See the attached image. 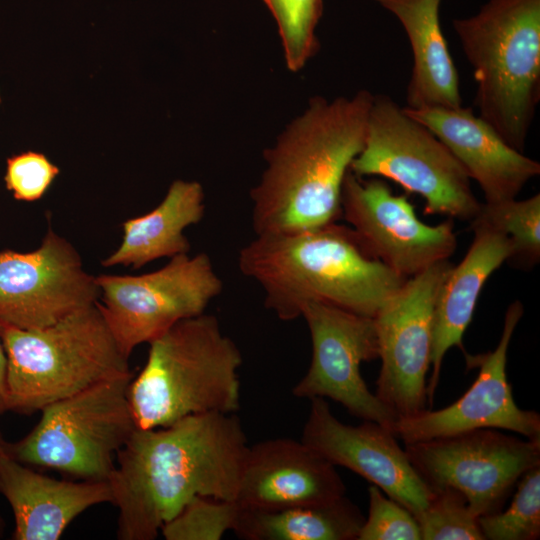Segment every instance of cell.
<instances>
[{"label": "cell", "instance_id": "1", "mask_svg": "<svg viewBox=\"0 0 540 540\" xmlns=\"http://www.w3.org/2000/svg\"><path fill=\"white\" fill-rule=\"evenodd\" d=\"M249 446L235 413L136 428L109 479L118 538L152 540L195 497L235 501Z\"/></svg>", "mask_w": 540, "mask_h": 540}, {"label": "cell", "instance_id": "2", "mask_svg": "<svg viewBox=\"0 0 540 540\" xmlns=\"http://www.w3.org/2000/svg\"><path fill=\"white\" fill-rule=\"evenodd\" d=\"M373 94L315 97L264 153L266 168L251 190L255 235L318 228L341 218V193L362 151Z\"/></svg>", "mask_w": 540, "mask_h": 540}, {"label": "cell", "instance_id": "3", "mask_svg": "<svg viewBox=\"0 0 540 540\" xmlns=\"http://www.w3.org/2000/svg\"><path fill=\"white\" fill-rule=\"evenodd\" d=\"M238 267L262 288L265 307L283 321L299 318L308 302L374 318L408 279L373 256L350 227L337 222L255 235L240 249Z\"/></svg>", "mask_w": 540, "mask_h": 540}, {"label": "cell", "instance_id": "4", "mask_svg": "<svg viewBox=\"0 0 540 540\" xmlns=\"http://www.w3.org/2000/svg\"><path fill=\"white\" fill-rule=\"evenodd\" d=\"M149 344L146 364L128 387L137 428L240 408L242 355L214 315L183 319Z\"/></svg>", "mask_w": 540, "mask_h": 540}, {"label": "cell", "instance_id": "5", "mask_svg": "<svg viewBox=\"0 0 540 540\" xmlns=\"http://www.w3.org/2000/svg\"><path fill=\"white\" fill-rule=\"evenodd\" d=\"M452 26L473 69L478 116L524 152L540 101V0H488Z\"/></svg>", "mask_w": 540, "mask_h": 540}, {"label": "cell", "instance_id": "6", "mask_svg": "<svg viewBox=\"0 0 540 540\" xmlns=\"http://www.w3.org/2000/svg\"><path fill=\"white\" fill-rule=\"evenodd\" d=\"M96 303L41 329L1 325L8 410L31 414L102 382L132 376L129 357Z\"/></svg>", "mask_w": 540, "mask_h": 540}, {"label": "cell", "instance_id": "7", "mask_svg": "<svg viewBox=\"0 0 540 540\" xmlns=\"http://www.w3.org/2000/svg\"><path fill=\"white\" fill-rule=\"evenodd\" d=\"M350 171L418 194L426 215L471 221L481 206L466 170L444 143L384 94L373 96L365 144Z\"/></svg>", "mask_w": 540, "mask_h": 540}, {"label": "cell", "instance_id": "8", "mask_svg": "<svg viewBox=\"0 0 540 540\" xmlns=\"http://www.w3.org/2000/svg\"><path fill=\"white\" fill-rule=\"evenodd\" d=\"M131 379L102 382L44 407L32 431L5 443V450L24 464L109 480L115 454L137 428L128 397Z\"/></svg>", "mask_w": 540, "mask_h": 540}, {"label": "cell", "instance_id": "9", "mask_svg": "<svg viewBox=\"0 0 540 540\" xmlns=\"http://www.w3.org/2000/svg\"><path fill=\"white\" fill-rule=\"evenodd\" d=\"M97 306L122 352L150 343L177 322L205 313L223 282L206 253L179 254L162 268L137 276L96 277Z\"/></svg>", "mask_w": 540, "mask_h": 540}, {"label": "cell", "instance_id": "10", "mask_svg": "<svg viewBox=\"0 0 540 540\" xmlns=\"http://www.w3.org/2000/svg\"><path fill=\"white\" fill-rule=\"evenodd\" d=\"M404 450L432 490L460 491L477 517L501 511L521 476L540 466V439L495 428L404 444Z\"/></svg>", "mask_w": 540, "mask_h": 540}, {"label": "cell", "instance_id": "11", "mask_svg": "<svg viewBox=\"0 0 540 540\" xmlns=\"http://www.w3.org/2000/svg\"><path fill=\"white\" fill-rule=\"evenodd\" d=\"M452 267L447 259L408 278L374 317L381 360L375 394L397 418L426 409L434 307Z\"/></svg>", "mask_w": 540, "mask_h": 540}, {"label": "cell", "instance_id": "12", "mask_svg": "<svg viewBox=\"0 0 540 540\" xmlns=\"http://www.w3.org/2000/svg\"><path fill=\"white\" fill-rule=\"evenodd\" d=\"M300 317L307 323L312 357L292 393L298 398H329L354 417L391 430L397 416L366 385L360 366L379 357L374 318L319 302L305 303Z\"/></svg>", "mask_w": 540, "mask_h": 540}, {"label": "cell", "instance_id": "13", "mask_svg": "<svg viewBox=\"0 0 540 540\" xmlns=\"http://www.w3.org/2000/svg\"><path fill=\"white\" fill-rule=\"evenodd\" d=\"M341 217L373 256L405 278L449 259L457 249L452 219L425 224L406 195L394 194L382 179L350 170L342 186Z\"/></svg>", "mask_w": 540, "mask_h": 540}, {"label": "cell", "instance_id": "14", "mask_svg": "<svg viewBox=\"0 0 540 540\" xmlns=\"http://www.w3.org/2000/svg\"><path fill=\"white\" fill-rule=\"evenodd\" d=\"M100 298L96 277L76 249L49 230L34 251H0V324L33 330L50 326Z\"/></svg>", "mask_w": 540, "mask_h": 540}, {"label": "cell", "instance_id": "15", "mask_svg": "<svg viewBox=\"0 0 540 540\" xmlns=\"http://www.w3.org/2000/svg\"><path fill=\"white\" fill-rule=\"evenodd\" d=\"M523 313L520 301L510 303L496 348L464 356L468 367H477L479 372L459 399L439 410L426 408L413 416L397 418L392 433L404 444L479 428L507 430L528 439H540L539 413L518 407L506 372L508 348Z\"/></svg>", "mask_w": 540, "mask_h": 540}, {"label": "cell", "instance_id": "16", "mask_svg": "<svg viewBox=\"0 0 540 540\" xmlns=\"http://www.w3.org/2000/svg\"><path fill=\"white\" fill-rule=\"evenodd\" d=\"M310 400L301 440L334 466L373 483L415 518L421 515L434 491L414 469L392 431L368 420L347 425L333 415L325 398Z\"/></svg>", "mask_w": 540, "mask_h": 540}, {"label": "cell", "instance_id": "17", "mask_svg": "<svg viewBox=\"0 0 540 540\" xmlns=\"http://www.w3.org/2000/svg\"><path fill=\"white\" fill-rule=\"evenodd\" d=\"M336 466L291 438L249 446L235 502L244 509L278 510L329 502L346 494Z\"/></svg>", "mask_w": 540, "mask_h": 540}, {"label": "cell", "instance_id": "18", "mask_svg": "<svg viewBox=\"0 0 540 540\" xmlns=\"http://www.w3.org/2000/svg\"><path fill=\"white\" fill-rule=\"evenodd\" d=\"M403 108L444 143L481 188L486 203L516 198L540 174L538 161L506 143L471 107Z\"/></svg>", "mask_w": 540, "mask_h": 540}, {"label": "cell", "instance_id": "19", "mask_svg": "<svg viewBox=\"0 0 540 540\" xmlns=\"http://www.w3.org/2000/svg\"><path fill=\"white\" fill-rule=\"evenodd\" d=\"M0 493L14 515L16 540H57L86 509L113 502L107 481H63L28 468L6 450L0 452Z\"/></svg>", "mask_w": 540, "mask_h": 540}, {"label": "cell", "instance_id": "20", "mask_svg": "<svg viewBox=\"0 0 540 540\" xmlns=\"http://www.w3.org/2000/svg\"><path fill=\"white\" fill-rule=\"evenodd\" d=\"M474 237L461 262L451 268L443 282L434 307L431 376L427 383V401L433 405L445 354L459 348L467 354L463 335L469 326L481 291L492 275L510 257L506 235L489 224L473 218Z\"/></svg>", "mask_w": 540, "mask_h": 540}, {"label": "cell", "instance_id": "21", "mask_svg": "<svg viewBox=\"0 0 540 540\" xmlns=\"http://www.w3.org/2000/svg\"><path fill=\"white\" fill-rule=\"evenodd\" d=\"M402 25L413 66L406 89V108L462 106L457 68L440 24L443 0H373Z\"/></svg>", "mask_w": 540, "mask_h": 540}, {"label": "cell", "instance_id": "22", "mask_svg": "<svg viewBox=\"0 0 540 540\" xmlns=\"http://www.w3.org/2000/svg\"><path fill=\"white\" fill-rule=\"evenodd\" d=\"M204 213L201 184L175 180L153 210L123 222L122 242L102 261V265H124L137 269L159 258L188 253L190 243L184 230L198 224Z\"/></svg>", "mask_w": 540, "mask_h": 540}, {"label": "cell", "instance_id": "23", "mask_svg": "<svg viewBox=\"0 0 540 540\" xmlns=\"http://www.w3.org/2000/svg\"><path fill=\"white\" fill-rule=\"evenodd\" d=\"M364 520L358 506L344 495L325 503L278 510L239 506L232 530L246 540H357Z\"/></svg>", "mask_w": 540, "mask_h": 540}, {"label": "cell", "instance_id": "24", "mask_svg": "<svg viewBox=\"0 0 540 540\" xmlns=\"http://www.w3.org/2000/svg\"><path fill=\"white\" fill-rule=\"evenodd\" d=\"M477 218L506 235L511 253L507 262L532 269L540 260V194L523 200L481 204Z\"/></svg>", "mask_w": 540, "mask_h": 540}, {"label": "cell", "instance_id": "25", "mask_svg": "<svg viewBox=\"0 0 540 540\" xmlns=\"http://www.w3.org/2000/svg\"><path fill=\"white\" fill-rule=\"evenodd\" d=\"M506 510L478 517L484 539L537 540L540 538V466L526 471Z\"/></svg>", "mask_w": 540, "mask_h": 540}, {"label": "cell", "instance_id": "26", "mask_svg": "<svg viewBox=\"0 0 540 540\" xmlns=\"http://www.w3.org/2000/svg\"><path fill=\"white\" fill-rule=\"evenodd\" d=\"M281 37L289 70L302 69L319 48L315 29L323 12L322 0H264Z\"/></svg>", "mask_w": 540, "mask_h": 540}, {"label": "cell", "instance_id": "27", "mask_svg": "<svg viewBox=\"0 0 540 540\" xmlns=\"http://www.w3.org/2000/svg\"><path fill=\"white\" fill-rule=\"evenodd\" d=\"M433 496L416 519L423 540H484L478 517L471 511L466 497L458 490L445 487L433 490Z\"/></svg>", "mask_w": 540, "mask_h": 540}, {"label": "cell", "instance_id": "28", "mask_svg": "<svg viewBox=\"0 0 540 540\" xmlns=\"http://www.w3.org/2000/svg\"><path fill=\"white\" fill-rule=\"evenodd\" d=\"M239 512L235 501L195 497L161 532L167 540H219L232 530Z\"/></svg>", "mask_w": 540, "mask_h": 540}, {"label": "cell", "instance_id": "29", "mask_svg": "<svg viewBox=\"0 0 540 540\" xmlns=\"http://www.w3.org/2000/svg\"><path fill=\"white\" fill-rule=\"evenodd\" d=\"M368 499V517L357 540H421L417 519L403 505L375 485L368 488Z\"/></svg>", "mask_w": 540, "mask_h": 540}, {"label": "cell", "instance_id": "30", "mask_svg": "<svg viewBox=\"0 0 540 540\" xmlns=\"http://www.w3.org/2000/svg\"><path fill=\"white\" fill-rule=\"evenodd\" d=\"M58 174L59 168L44 154L27 151L7 159L4 180L15 199L32 202L46 193Z\"/></svg>", "mask_w": 540, "mask_h": 540}, {"label": "cell", "instance_id": "31", "mask_svg": "<svg viewBox=\"0 0 540 540\" xmlns=\"http://www.w3.org/2000/svg\"><path fill=\"white\" fill-rule=\"evenodd\" d=\"M7 409V390H6V354L1 339L0 324V414Z\"/></svg>", "mask_w": 540, "mask_h": 540}, {"label": "cell", "instance_id": "32", "mask_svg": "<svg viewBox=\"0 0 540 540\" xmlns=\"http://www.w3.org/2000/svg\"><path fill=\"white\" fill-rule=\"evenodd\" d=\"M4 445H5V442L3 441L2 436H1V433H0V452H1L2 449L4 448ZM0 525H1V520H0ZM0 529H1V528H0Z\"/></svg>", "mask_w": 540, "mask_h": 540}, {"label": "cell", "instance_id": "33", "mask_svg": "<svg viewBox=\"0 0 540 540\" xmlns=\"http://www.w3.org/2000/svg\"><path fill=\"white\" fill-rule=\"evenodd\" d=\"M0 104H1V95H0Z\"/></svg>", "mask_w": 540, "mask_h": 540}]
</instances>
